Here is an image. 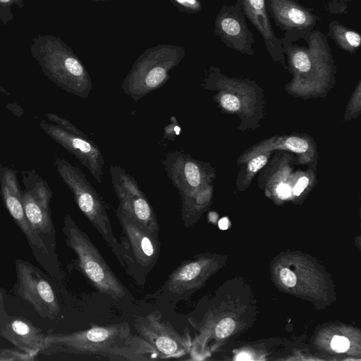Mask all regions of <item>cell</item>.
<instances>
[{
  "label": "cell",
  "mask_w": 361,
  "mask_h": 361,
  "mask_svg": "<svg viewBox=\"0 0 361 361\" xmlns=\"http://www.w3.org/2000/svg\"><path fill=\"white\" fill-rule=\"evenodd\" d=\"M43 355L65 353L109 360L148 361L158 359L154 348L131 332L126 322L95 326L72 333L47 334Z\"/></svg>",
  "instance_id": "obj_1"
},
{
  "label": "cell",
  "mask_w": 361,
  "mask_h": 361,
  "mask_svg": "<svg viewBox=\"0 0 361 361\" xmlns=\"http://www.w3.org/2000/svg\"><path fill=\"white\" fill-rule=\"evenodd\" d=\"M43 73L59 87L81 99L92 89L89 72L71 47L51 35L35 37L30 47Z\"/></svg>",
  "instance_id": "obj_2"
},
{
  "label": "cell",
  "mask_w": 361,
  "mask_h": 361,
  "mask_svg": "<svg viewBox=\"0 0 361 361\" xmlns=\"http://www.w3.org/2000/svg\"><path fill=\"white\" fill-rule=\"evenodd\" d=\"M185 56V49L174 44H162L146 49L123 80V93L137 102L161 88L169 80L171 71Z\"/></svg>",
  "instance_id": "obj_3"
},
{
  "label": "cell",
  "mask_w": 361,
  "mask_h": 361,
  "mask_svg": "<svg viewBox=\"0 0 361 361\" xmlns=\"http://www.w3.org/2000/svg\"><path fill=\"white\" fill-rule=\"evenodd\" d=\"M62 232L67 246L77 257L80 271L99 291L115 300L128 295V289L112 271L99 250L68 213L63 219Z\"/></svg>",
  "instance_id": "obj_4"
},
{
  "label": "cell",
  "mask_w": 361,
  "mask_h": 361,
  "mask_svg": "<svg viewBox=\"0 0 361 361\" xmlns=\"http://www.w3.org/2000/svg\"><path fill=\"white\" fill-rule=\"evenodd\" d=\"M54 165L63 181L73 194L78 207L96 230L123 267V250L113 233L106 205L85 173L77 166L63 158L55 159Z\"/></svg>",
  "instance_id": "obj_5"
},
{
  "label": "cell",
  "mask_w": 361,
  "mask_h": 361,
  "mask_svg": "<svg viewBox=\"0 0 361 361\" xmlns=\"http://www.w3.org/2000/svg\"><path fill=\"white\" fill-rule=\"evenodd\" d=\"M116 216L121 227L123 269L140 286L155 267L160 254L159 237L154 235L120 206Z\"/></svg>",
  "instance_id": "obj_6"
},
{
  "label": "cell",
  "mask_w": 361,
  "mask_h": 361,
  "mask_svg": "<svg viewBox=\"0 0 361 361\" xmlns=\"http://www.w3.org/2000/svg\"><path fill=\"white\" fill-rule=\"evenodd\" d=\"M22 182L24 186L22 200L29 224L51 257H56V234L50 209L51 189L34 170L23 171Z\"/></svg>",
  "instance_id": "obj_7"
},
{
  "label": "cell",
  "mask_w": 361,
  "mask_h": 361,
  "mask_svg": "<svg viewBox=\"0 0 361 361\" xmlns=\"http://www.w3.org/2000/svg\"><path fill=\"white\" fill-rule=\"evenodd\" d=\"M0 192L6 208L26 237L37 261L49 273L56 276L59 272L57 260L49 254L42 240L31 227L26 217L16 171L0 166Z\"/></svg>",
  "instance_id": "obj_8"
},
{
  "label": "cell",
  "mask_w": 361,
  "mask_h": 361,
  "mask_svg": "<svg viewBox=\"0 0 361 361\" xmlns=\"http://www.w3.org/2000/svg\"><path fill=\"white\" fill-rule=\"evenodd\" d=\"M17 281L14 290L27 301L42 318L55 319L60 306L55 291L40 270L23 259L16 260Z\"/></svg>",
  "instance_id": "obj_9"
},
{
  "label": "cell",
  "mask_w": 361,
  "mask_h": 361,
  "mask_svg": "<svg viewBox=\"0 0 361 361\" xmlns=\"http://www.w3.org/2000/svg\"><path fill=\"white\" fill-rule=\"evenodd\" d=\"M134 326L138 336L155 350L158 359L180 358L190 349V339L178 333L169 322L161 319L158 311L135 317Z\"/></svg>",
  "instance_id": "obj_10"
},
{
  "label": "cell",
  "mask_w": 361,
  "mask_h": 361,
  "mask_svg": "<svg viewBox=\"0 0 361 361\" xmlns=\"http://www.w3.org/2000/svg\"><path fill=\"white\" fill-rule=\"evenodd\" d=\"M113 188L119 205L137 223L159 237V226L156 214L136 180L119 166L109 169Z\"/></svg>",
  "instance_id": "obj_11"
},
{
  "label": "cell",
  "mask_w": 361,
  "mask_h": 361,
  "mask_svg": "<svg viewBox=\"0 0 361 361\" xmlns=\"http://www.w3.org/2000/svg\"><path fill=\"white\" fill-rule=\"evenodd\" d=\"M39 126L52 140L74 155L99 183H102L105 162L101 150L92 140L44 121L39 123Z\"/></svg>",
  "instance_id": "obj_12"
},
{
  "label": "cell",
  "mask_w": 361,
  "mask_h": 361,
  "mask_svg": "<svg viewBox=\"0 0 361 361\" xmlns=\"http://www.w3.org/2000/svg\"><path fill=\"white\" fill-rule=\"evenodd\" d=\"M214 32L227 47L242 54H254L255 36L238 4L221 6L214 20Z\"/></svg>",
  "instance_id": "obj_13"
},
{
  "label": "cell",
  "mask_w": 361,
  "mask_h": 361,
  "mask_svg": "<svg viewBox=\"0 0 361 361\" xmlns=\"http://www.w3.org/2000/svg\"><path fill=\"white\" fill-rule=\"evenodd\" d=\"M205 265L202 259L184 260L169 275L165 283L154 293L153 298L160 302H169L186 299L203 277Z\"/></svg>",
  "instance_id": "obj_14"
},
{
  "label": "cell",
  "mask_w": 361,
  "mask_h": 361,
  "mask_svg": "<svg viewBox=\"0 0 361 361\" xmlns=\"http://www.w3.org/2000/svg\"><path fill=\"white\" fill-rule=\"evenodd\" d=\"M0 336L32 357L46 347L47 334L27 319L11 316L4 309L0 311Z\"/></svg>",
  "instance_id": "obj_15"
},
{
  "label": "cell",
  "mask_w": 361,
  "mask_h": 361,
  "mask_svg": "<svg viewBox=\"0 0 361 361\" xmlns=\"http://www.w3.org/2000/svg\"><path fill=\"white\" fill-rule=\"evenodd\" d=\"M162 163L168 177L180 195L204 185L205 171L200 164L190 155L180 151L169 152Z\"/></svg>",
  "instance_id": "obj_16"
},
{
  "label": "cell",
  "mask_w": 361,
  "mask_h": 361,
  "mask_svg": "<svg viewBox=\"0 0 361 361\" xmlns=\"http://www.w3.org/2000/svg\"><path fill=\"white\" fill-rule=\"evenodd\" d=\"M266 8L275 25L284 31L312 30L322 20L313 8L307 7L298 0H265Z\"/></svg>",
  "instance_id": "obj_17"
},
{
  "label": "cell",
  "mask_w": 361,
  "mask_h": 361,
  "mask_svg": "<svg viewBox=\"0 0 361 361\" xmlns=\"http://www.w3.org/2000/svg\"><path fill=\"white\" fill-rule=\"evenodd\" d=\"M235 3L263 38L271 57L276 61H283L282 40L274 32L265 0H236Z\"/></svg>",
  "instance_id": "obj_18"
},
{
  "label": "cell",
  "mask_w": 361,
  "mask_h": 361,
  "mask_svg": "<svg viewBox=\"0 0 361 361\" xmlns=\"http://www.w3.org/2000/svg\"><path fill=\"white\" fill-rule=\"evenodd\" d=\"M326 37L331 38L342 50L353 54L361 44L360 35L340 22L333 20L328 25Z\"/></svg>",
  "instance_id": "obj_19"
},
{
  "label": "cell",
  "mask_w": 361,
  "mask_h": 361,
  "mask_svg": "<svg viewBox=\"0 0 361 361\" xmlns=\"http://www.w3.org/2000/svg\"><path fill=\"white\" fill-rule=\"evenodd\" d=\"M13 6L23 8V0H0V20L4 25H6L13 19L14 15L12 12Z\"/></svg>",
  "instance_id": "obj_20"
},
{
  "label": "cell",
  "mask_w": 361,
  "mask_h": 361,
  "mask_svg": "<svg viewBox=\"0 0 361 361\" xmlns=\"http://www.w3.org/2000/svg\"><path fill=\"white\" fill-rule=\"evenodd\" d=\"M178 11L186 13H197L202 10L200 0H170Z\"/></svg>",
  "instance_id": "obj_21"
},
{
  "label": "cell",
  "mask_w": 361,
  "mask_h": 361,
  "mask_svg": "<svg viewBox=\"0 0 361 361\" xmlns=\"http://www.w3.org/2000/svg\"><path fill=\"white\" fill-rule=\"evenodd\" d=\"M47 117L50 121L54 122L56 123L55 125L61 127V128L68 132L80 136H87L84 132H82L78 128L74 126L71 121L62 117H60L56 114L48 113L47 114Z\"/></svg>",
  "instance_id": "obj_22"
},
{
  "label": "cell",
  "mask_w": 361,
  "mask_h": 361,
  "mask_svg": "<svg viewBox=\"0 0 361 361\" xmlns=\"http://www.w3.org/2000/svg\"><path fill=\"white\" fill-rule=\"evenodd\" d=\"M235 329V322L231 318H224L216 324L214 334L218 338L228 336Z\"/></svg>",
  "instance_id": "obj_23"
},
{
  "label": "cell",
  "mask_w": 361,
  "mask_h": 361,
  "mask_svg": "<svg viewBox=\"0 0 361 361\" xmlns=\"http://www.w3.org/2000/svg\"><path fill=\"white\" fill-rule=\"evenodd\" d=\"M286 147L297 153H303L308 149L309 145L306 140L297 137H290L285 142Z\"/></svg>",
  "instance_id": "obj_24"
},
{
  "label": "cell",
  "mask_w": 361,
  "mask_h": 361,
  "mask_svg": "<svg viewBox=\"0 0 361 361\" xmlns=\"http://www.w3.org/2000/svg\"><path fill=\"white\" fill-rule=\"evenodd\" d=\"M220 103L225 109L230 111H237L240 106L239 99L231 94H223L220 98Z\"/></svg>",
  "instance_id": "obj_25"
},
{
  "label": "cell",
  "mask_w": 361,
  "mask_h": 361,
  "mask_svg": "<svg viewBox=\"0 0 361 361\" xmlns=\"http://www.w3.org/2000/svg\"><path fill=\"white\" fill-rule=\"evenodd\" d=\"M171 122L164 128V138L173 140L176 135L180 133V127L178 125L176 117L171 118Z\"/></svg>",
  "instance_id": "obj_26"
},
{
  "label": "cell",
  "mask_w": 361,
  "mask_h": 361,
  "mask_svg": "<svg viewBox=\"0 0 361 361\" xmlns=\"http://www.w3.org/2000/svg\"><path fill=\"white\" fill-rule=\"evenodd\" d=\"M332 349L337 353L345 352L349 346L350 342L344 336H334L331 342Z\"/></svg>",
  "instance_id": "obj_27"
},
{
  "label": "cell",
  "mask_w": 361,
  "mask_h": 361,
  "mask_svg": "<svg viewBox=\"0 0 361 361\" xmlns=\"http://www.w3.org/2000/svg\"><path fill=\"white\" fill-rule=\"evenodd\" d=\"M347 4L339 0H331L325 4L324 8L326 11L331 13L343 14L347 13Z\"/></svg>",
  "instance_id": "obj_28"
},
{
  "label": "cell",
  "mask_w": 361,
  "mask_h": 361,
  "mask_svg": "<svg viewBox=\"0 0 361 361\" xmlns=\"http://www.w3.org/2000/svg\"><path fill=\"white\" fill-rule=\"evenodd\" d=\"M280 278L282 283L287 287H293L296 283L297 279L295 274L288 268L281 269Z\"/></svg>",
  "instance_id": "obj_29"
},
{
  "label": "cell",
  "mask_w": 361,
  "mask_h": 361,
  "mask_svg": "<svg viewBox=\"0 0 361 361\" xmlns=\"http://www.w3.org/2000/svg\"><path fill=\"white\" fill-rule=\"evenodd\" d=\"M267 158L265 155H258L249 162L248 169L251 172H257L267 164Z\"/></svg>",
  "instance_id": "obj_30"
},
{
  "label": "cell",
  "mask_w": 361,
  "mask_h": 361,
  "mask_svg": "<svg viewBox=\"0 0 361 361\" xmlns=\"http://www.w3.org/2000/svg\"><path fill=\"white\" fill-rule=\"evenodd\" d=\"M276 192L279 198L285 200L290 196L292 189L288 184L281 183L276 188Z\"/></svg>",
  "instance_id": "obj_31"
},
{
  "label": "cell",
  "mask_w": 361,
  "mask_h": 361,
  "mask_svg": "<svg viewBox=\"0 0 361 361\" xmlns=\"http://www.w3.org/2000/svg\"><path fill=\"white\" fill-rule=\"evenodd\" d=\"M309 179L306 176H302L297 181L293 188V194L296 196L300 195L304 189L307 186Z\"/></svg>",
  "instance_id": "obj_32"
},
{
  "label": "cell",
  "mask_w": 361,
  "mask_h": 361,
  "mask_svg": "<svg viewBox=\"0 0 361 361\" xmlns=\"http://www.w3.org/2000/svg\"><path fill=\"white\" fill-rule=\"evenodd\" d=\"M219 228H221L223 230L227 229L228 226V219L226 218L221 219L219 221Z\"/></svg>",
  "instance_id": "obj_33"
},
{
  "label": "cell",
  "mask_w": 361,
  "mask_h": 361,
  "mask_svg": "<svg viewBox=\"0 0 361 361\" xmlns=\"http://www.w3.org/2000/svg\"><path fill=\"white\" fill-rule=\"evenodd\" d=\"M4 309V295L0 288V311Z\"/></svg>",
  "instance_id": "obj_34"
},
{
  "label": "cell",
  "mask_w": 361,
  "mask_h": 361,
  "mask_svg": "<svg viewBox=\"0 0 361 361\" xmlns=\"http://www.w3.org/2000/svg\"><path fill=\"white\" fill-rule=\"evenodd\" d=\"M1 93L6 95H10V93L7 90H6L1 85H0V94Z\"/></svg>",
  "instance_id": "obj_35"
},
{
  "label": "cell",
  "mask_w": 361,
  "mask_h": 361,
  "mask_svg": "<svg viewBox=\"0 0 361 361\" xmlns=\"http://www.w3.org/2000/svg\"><path fill=\"white\" fill-rule=\"evenodd\" d=\"M339 1H342L343 3H345V4H347V3L350 2V1H352L353 0H339Z\"/></svg>",
  "instance_id": "obj_36"
},
{
  "label": "cell",
  "mask_w": 361,
  "mask_h": 361,
  "mask_svg": "<svg viewBox=\"0 0 361 361\" xmlns=\"http://www.w3.org/2000/svg\"><path fill=\"white\" fill-rule=\"evenodd\" d=\"M92 1H94V2H98V1H107L109 0H92Z\"/></svg>",
  "instance_id": "obj_37"
}]
</instances>
